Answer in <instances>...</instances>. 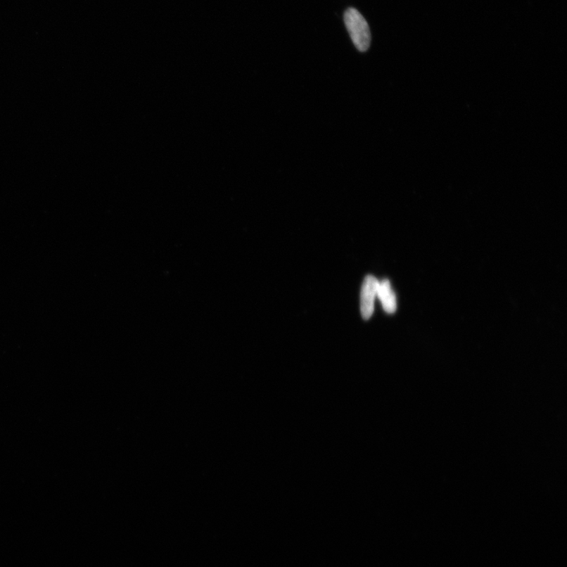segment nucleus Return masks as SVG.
<instances>
[{
    "mask_svg": "<svg viewBox=\"0 0 567 567\" xmlns=\"http://www.w3.org/2000/svg\"><path fill=\"white\" fill-rule=\"evenodd\" d=\"M346 28L352 42L360 51H366L371 42V30L366 19L354 8H349L345 14Z\"/></svg>",
    "mask_w": 567,
    "mask_h": 567,
    "instance_id": "obj_1",
    "label": "nucleus"
},
{
    "mask_svg": "<svg viewBox=\"0 0 567 567\" xmlns=\"http://www.w3.org/2000/svg\"><path fill=\"white\" fill-rule=\"evenodd\" d=\"M379 281L375 276L368 275L362 283L360 295L362 317L364 320L371 318L374 310V301L378 296Z\"/></svg>",
    "mask_w": 567,
    "mask_h": 567,
    "instance_id": "obj_2",
    "label": "nucleus"
},
{
    "mask_svg": "<svg viewBox=\"0 0 567 567\" xmlns=\"http://www.w3.org/2000/svg\"><path fill=\"white\" fill-rule=\"evenodd\" d=\"M378 296L386 313L393 314L397 311V298L390 281L385 279L379 282Z\"/></svg>",
    "mask_w": 567,
    "mask_h": 567,
    "instance_id": "obj_3",
    "label": "nucleus"
}]
</instances>
